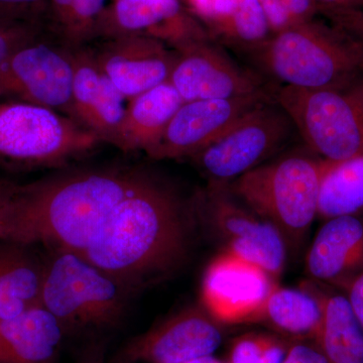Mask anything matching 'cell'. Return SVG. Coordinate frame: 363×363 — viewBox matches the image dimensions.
Returning a JSON list of instances; mask_svg holds the SVG:
<instances>
[{
	"label": "cell",
	"mask_w": 363,
	"mask_h": 363,
	"mask_svg": "<svg viewBox=\"0 0 363 363\" xmlns=\"http://www.w3.org/2000/svg\"><path fill=\"white\" fill-rule=\"evenodd\" d=\"M150 177L140 169H93L13 183L0 204V240L82 253L114 208Z\"/></svg>",
	"instance_id": "1"
},
{
	"label": "cell",
	"mask_w": 363,
	"mask_h": 363,
	"mask_svg": "<svg viewBox=\"0 0 363 363\" xmlns=\"http://www.w3.org/2000/svg\"><path fill=\"white\" fill-rule=\"evenodd\" d=\"M188 238L185 204L150 176L114 208L80 255L131 294L173 274L186 259Z\"/></svg>",
	"instance_id": "2"
},
{
	"label": "cell",
	"mask_w": 363,
	"mask_h": 363,
	"mask_svg": "<svg viewBox=\"0 0 363 363\" xmlns=\"http://www.w3.org/2000/svg\"><path fill=\"white\" fill-rule=\"evenodd\" d=\"M248 54L272 80L300 89L348 87L363 73V40L316 18L272 33Z\"/></svg>",
	"instance_id": "3"
},
{
	"label": "cell",
	"mask_w": 363,
	"mask_h": 363,
	"mask_svg": "<svg viewBox=\"0 0 363 363\" xmlns=\"http://www.w3.org/2000/svg\"><path fill=\"white\" fill-rule=\"evenodd\" d=\"M330 162L290 155L262 164L228 184L231 194L298 247L317 217L320 185Z\"/></svg>",
	"instance_id": "4"
},
{
	"label": "cell",
	"mask_w": 363,
	"mask_h": 363,
	"mask_svg": "<svg viewBox=\"0 0 363 363\" xmlns=\"http://www.w3.org/2000/svg\"><path fill=\"white\" fill-rule=\"evenodd\" d=\"M130 295L80 253L52 252L45 262L42 306L66 334L113 328L123 317Z\"/></svg>",
	"instance_id": "5"
},
{
	"label": "cell",
	"mask_w": 363,
	"mask_h": 363,
	"mask_svg": "<svg viewBox=\"0 0 363 363\" xmlns=\"http://www.w3.org/2000/svg\"><path fill=\"white\" fill-rule=\"evenodd\" d=\"M99 138L65 114L26 102H0V166L60 168L96 149Z\"/></svg>",
	"instance_id": "6"
},
{
	"label": "cell",
	"mask_w": 363,
	"mask_h": 363,
	"mask_svg": "<svg viewBox=\"0 0 363 363\" xmlns=\"http://www.w3.org/2000/svg\"><path fill=\"white\" fill-rule=\"evenodd\" d=\"M272 99L318 157L336 162L363 154V80L325 89L279 85Z\"/></svg>",
	"instance_id": "7"
},
{
	"label": "cell",
	"mask_w": 363,
	"mask_h": 363,
	"mask_svg": "<svg viewBox=\"0 0 363 363\" xmlns=\"http://www.w3.org/2000/svg\"><path fill=\"white\" fill-rule=\"evenodd\" d=\"M294 124L274 99L236 121L206 149L190 157L209 184L228 185L283 147Z\"/></svg>",
	"instance_id": "8"
},
{
	"label": "cell",
	"mask_w": 363,
	"mask_h": 363,
	"mask_svg": "<svg viewBox=\"0 0 363 363\" xmlns=\"http://www.w3.org/2000/svg\"><path fill=\"white\" fill-rule=\"evenodd\" d=\"M199 218L233 253L279 281L285 269L286 245L281 234L250 208L243 207L228 186L208 183L195 200Z\"/></svg>",
	"instance_id": "9"
},
{
	"label": "cell",
	"mask_w": 363,
	"mask_h": 363,
	"mask_svg": "<svg viewBox=\"0 0 363 363\" xmlns=\"http://www.w3.org/2000/svg\"><path fill=\"white\" fill-rule=\"evenodd\" d=\"M73 79L71 48L40 37L0 64V97L39 105L74 119Z\"/></svg>",
	"instance_id": "10"
},
{
	"label": "cell",
	"mask_w": 363,
	"mask_h": 363,
	"mask_svg": "<svg viewBox=\"0 0 363 363\" xmlns=\"http://www.w3.org/2000/svg\"><path fill=\"white\" fill-rule=\"evenodd\" d=\"M174 50L177 58L169 81L185 102L247 96L274 88L259 72L236 63L211 38Z\"/></svg>",
	"instance_id": "11"
},
{
	"label": "cell",
	"mask_w": 363,
	"mask_h": 363,
	"mask_svg": "<svg viewBox=\"0 0 363 363\" xmlns=\"http://www.w3.org/2000/svg\"><path fill=\"white\" fill-rule=\"evenodd\" d=\"M223 340L222 325L202 307H190L131 339L116 363H187L213 355Z\"/></svg>",
	"instance_id": "12"
},
{
	"label": "cell",
	"mask_w": 363,
	"mask_h": 363,
	"mask_svg": "<svg viewBox=\"0 0 363 363\" xmlns=\"http://www.w3.org/2000/svg\"><path fill=\"white\" fill-rule=\"evenodd\" d=\"M279 284L262 267L224 250L205 271L201 306L221 325L255 323Z\"/></svg>",
	"instance_id": "13"
},
{
	"label": "cell",
	"mask_w": 363,
	"mask_h": 363,
	"mask_svg": "<svg viewBox=\"0 0 363 363\" xmlns=\"http://www.w3.org/2000/svg\"><path fill=\"white\" fill-rule=\"evenodd\" d=\"M274 87L247 96L184 102L147 156L154 160L192 157L206 149L241 117L272 100Z\"/></svg>",
	"instance_id": "14"
},
{
	"label": "cell",
	"mask_w": 363,
	"mask_h": 363,
	"mask_svg": "<svg viewBox=\"0 0 363 363\" xmlns=\"http://www.w3.org/2000/svg\"><path fill=\"white\" fill-rule=\"evenodd\" d=\"M142 35L177 49L210 38L199 21L179 0H114L98 21L96 39Z\"/></svg>",
	"instance_id": "15"
},
{
	"label": "cell",
	"mask_w": 363,
	"mask_h": 363,
	"mask_svg": "<svg viewBox=\"0 0 363 363\" xmlns=\"http://www.w3.org/2000/svg\"><path fill=\"white\" fill-rule=\"evenodd\" d=\"M161 40L142 35L107 40L95 52L98 64L126 99L169 81L177 52Z\"/></svg>",
	"instance_id": "16"
},
{
	"label": "cell",
	"mask_w": 363,
	"mask_h": 363,
	"mask_svg": "<svg viewBox=\"0 0 363 363\" xmlns=\"http://www.w3.org/2000/svg\"><path fill=\"white\" fill-rule=\"evenodd\" d=\"M74 65V121L99 138L113 143L123 121L126 99L98 64L94 50L71 49Z\"/></svg>",
	"instance_id": "17"
},
{
	"label": "cell",
	"mask_w": 363,
	"mask_h": 363,
	"mask_svg": "<svg viewBox=\"0 0 363 363\" xmlns=\"http://www.w3.org/2000/svg\"><path fill=\"white\" fill-rule=\"evenodd\" d=\"M363 269V218L338 216L325 221L306 257L313 281L341 290Z\"/></svg>",
	"instance_id": "18"
},
{
	"label": "cell",
	"mask_w": 363,
	"mask_h": 363,
	"mask_svg": "<svg viewBox=\"0 0 363 363\" xmlns=\"http://www.w3.org/2000/svg\"><path fill=\"white\" fill-rule=\"evenodd\" d=\"M218 44L250 52L272 35L259 0H186Z\"/></svg>",
	"instance_id": "19"
},
{
	"label": "cell",
	"mask_w": 363,
	"mask_h": 363,
	"mask_svg": "<svg viewBox=\"0 0 363 363\" xmlns=\"http://www.w3.org/2000/svg\"><path fill=\"white\" fill-rule=\"evenodd\" d=\"M66 335L43 306L0 321V363H59Z\"/></svg>",
	"instance_id": "20"
},
{
	"label": "cell",
	"mask_w": 363,
	"mask_h": 363,
	"mask_svg": "<svg viewBox=\"0 0 363 363\" xmlns=\"http://www.w3.org/2000/svg\"><path fill=\"white\" fill-rule=\"evenodd\" d=\"M184 102L169 81L133 98L112 145L126 152L143 150L147 154Z\"/></svg>",
	"instance_id": "21"
},
{
	"label": "cell",
	"mask_w": 363,
	"mask_h": 363,
	"mask_svg": "<svg viewBox=\"0 0 363 363\" xmlns=\"http://www.w3.org/2000/svg\"><path fill=\"white\" fill-rule=\"evenodd\" d=\"M30 247L0 240V321L42 306L45 262Z\"/></svg>",
	"instance_id": "22"
},
{
	"label": "cell",
	"mask_w": 363,
	"mask_h": 363,
	"mask_svg": "<svg viewBox=\"0 0 363 363\" xmlns=\"http://www.w3.org/2000/svg\"><path fill=\"white\" fill-rule=\"evenodd\" d=\"M323 318L321 295L316 281L298 288L278 286L264 303L255 323H264L294 340H316Z\"/></svg>",
	"instance_id": "23"
},
{
	"label": "cell",
	"mask_w": 363,
	"mask_h": 363,
	"mask_svg": "<svg viewBox=\"0 0 363 363\" xmlns=\"http://www.w3.org/2000/svg\"><path fill=\"white\" fill-rule=\"evenodd\" d=\"M323 318L316 339L329 363H363V329L343 292L319 286Z\"/></svg>",
	"instance_id": "24"
},
{
	"label": "cell",
	"mask_w": 363,
	"mask_h": 363,
	"mask_svg": "<svg viewBox=\"0 0 363 363\" xmlns=\"http://www.w3.org/2000/svg\"><path fill=\"white\" fill-rule=\"evenodd\" d=\"M363 214V154L330 162L320 185L317 217L324 221Z\"/></svg>",
	"instance_id": "25"
},
{
	"label": "cell",
	"mask_w": 363,
	"mask_h": 363,
	"mask_svg": "<svg viewBox=\"0 0 363 363\" xmlns=\"http://www.w3.org/2000/svg\"><path fill=\"white\" fill-rule=\"evenodd\" d=\"M106 0H49L45 25L62 45L71 49L85 47L96 39L98 21Z\"/></svg>",
	"instance_id": "26"
},
{
	"label": "cell",
	"mask_w": 363,
	"mask_h": 363,
	"mask_svg": "<svg viewBox=\"0 0 363 363\" xmlns=\"http://www.w3.org/2000/svg\"><path fill=\"white\" fill-rule=\"evenodd\" d=\"M291 342L269 334L250 333L233 341L230 363H283Z\"/></svg>",
	"instance_id": "27"
},
{
	"label": "cell",
	"mask_w": 363,
	"mask_h": 363,
	"mask_svg": "<svg viewBox=\"0 0 363 363\" xmlns=\"http://www.w3.org/2000/svg\"><path fill=\"white\" fill-rule=\"evenodd\" d=\"M272 33L314 20L321 13L316 0H259Z\"/></svg>",
	"instance_id": "28"
},
{
	"label": "cell",
	"mask_w": 363,
	"mask_h": 363,
	"mask_svg": "<svg viewBox=\"0 0 363 363\" xmlns=\"http://www.w3.org/2000/svg\"><path fill=\"white\" fill-rule=\"evenodd\" d=\"M45 25L0 16V64L16 50L42 37Z\"/></svg>",
	"instance_id": "29"
},
{
	"label": "cell",
	"mask_w": 363,
	"mask_h": 363,
	"mask_svg": "<svg viewBox=\"0 0 363 363\" xmlns=\"http://www.w3.org/2000/svg\"><path fill=\"white\" fill-rule=\"evenodd\" d=\"M49 0H0V16L45 25Z\"/></svg>",
	"instance_id": "30"
},
{
	"label": "cell",
	"mask_w": 363,
	"mask_h": 363,
	"mask_svg": "<svg viewBox=\"0 0 363 363\" xmlns=\"http://www.w3.org/2000/svg\"><path fill=\"white\" fill-rule=\"evenodd\" d=\"M283 363H329L316 340L291 341Z\"/></svg>",
	"instance_id": "31"
},
{
	"label": "cell",
	"mask_w": 363,
	"mask_h": 363,
	"mask_svg": "<svg viewBox=\"0 0 363 363\" xmlns=\"http://www.w3.org/2000/svg\"><path fill=\"white\" fill-rule=\"evenodd\" d=\"M323 14L330 18L333 25L343 28L357 39L363 40V9L350 11L325 9Z\"/></svg>",
	"instance_id": "32"
},
{
	"label": "cell",
	"mask_w": 363,
	"mask_h": 363,
	"mask_svg": "<svg viewBox=\"0 0 363 363\" xmlns=\"http://www.w3.org/2000/svg\"><path fill=\"white\" fill-rule=\"evenodd\" d=\"M363 329V269L341 289Z\"/></svg>",
	"instance_id": "33"
},
{
	"label": "cell",
	"mask_w": 363,
	"mask_h": 363,
	"mask_svg": "<svg viewBox=\"0 0 363 363\" xmlns=\"http://www.w3.org/2000/svg\"><path fill=\"white\" fill-rule=\"evenodd\" d=\"M323 9H363V0H316Z\"/></svg>",
	"instance_id": "34"
},
{
	"label": "cell",
	"mask_w": 363,
	"mask_h": 363,
	"mask_svg": "<svg viewBox=\"0 0 363 363\" xmlns=\"http://www.w3.org/2000/svg\"><path fill=\"white\" fill-rule=\"evenodd\" d=\"M13 182L0 178V204L4 201V198L9 194V190L13 187Z\"/></svg>",
	"instance_id": "35"
},
{
	"label": "cell",
	"mask_w": 363,
	"mask_h": 363,
	"mask_svg": "<svg viewBox=\"0 0 363 363\" xmlns=\"http://www.w3.org/2000/svg\"><path fill=\"white\" fill-rule=\"evenodd\" d=\"M187 363H223V362H221L220 360L216 359V358L212 357V355H210V357L198 358V359L192 360V362H189Z\"/></svg>",
	"instance_id": "36"
},
{
	"label": "cell",
	"mask_w": 363,
	"mask_h": 363,
	"mask_svg": "<svg viewBox=\"0 0 363 363\" xmlns=\"http://www.w3.org/2000/svg\"><path fill=\"white\" fill-rule=\"evenodd\" d=\"M78 363H106L104 362H102L101 359H98L96 357H91L88 358H85V359L81 360V362H79ZM116 363V362H113Z\"/></svg>",
	"instance_id": "37"
}]
</instances>
